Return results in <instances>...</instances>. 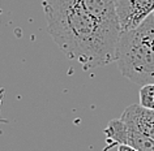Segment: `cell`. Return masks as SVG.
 <instances>
[{
	"instance_id": "obj_10",
	"label": "cell",
	"mask_w": 154,
	"mask_h": 151,
	"mask_svg": "<svg viewBox=\"0 0 154 151\" xmlns=\"http://www.w3.org/2000/svg\"><path fill=\"white\" fill-rule=\"evenodd\" d=\"M153 16H154V12H153Z\"/></svg>"
},
{
	"instance_id": "obj_5",
	"label": "cell",
	"mask_w": 154,
	"mask_h": 151,
	"mask_svg": "<svg viewBox=\"0 0 154 151\" xmlns=\"http://www.w3.org/2000/svg\"><path fill=\"white\" fill-rule=\"evenodd\" d=\"M120 120L127 126L154 139V110L145 108L141 104H132L124 110Z\"/></svg>"
},
{
	"instance_id": "obj_4",
	"label": "cell",
	"mask_w": 154,
	"mask_h": 151,
	"mask_svg": "<svg viewBox=\"0 0 154 151\" xmlns=\"http://www.w3.org/2000/svg\"><path fill=\"white\" fill-rule=\"evenodd\" d=\"M103 133L107 141L128 145L137 151H154V139L127 126L120 119H114L107 124Z\"/></svg>"
},
{
	"instance_id": "obj_9",
	"label": "cell",
	"mask_w": 154,
	"mask_h": 151,
	"mask_svg": "<svg viewBox=\"0 0 154 151\" xmlns=\"http://www.w3.org/2000/svg\"><path fill=\"white\" fill-rule=\"evenodd\" d=\"M3 98H4V89L0 87V107H2V103H3ZM0 122H8V121L0 117Z\"/></svg>"
},
{
	"instance_id": "obj_7",
	"label": "cell",
	"mask_w": 154,
	"mask_h": 151,
	"mask_svg": "<svg viewBox=\"0 0 154 151\" xmlns=\"http://www.w3.org/2000/svg\"><path fill=\"white\" fill-rule=\"evenodd\" d=\"M103 151H119L118 150V143L112 142V141H109V145L103 149Z\"/></svg>"
},
{
	"instance_id": "obj_3",
	"label": "cell",
	"mask_w": 154,
	"mask_h": 151,
	"mask_svg": "<svg viewBox=\"0 0 154 151\" xmlns=\"http://www.w3.org/2000/svg\"><path fill=\"white\" fill-rule=\"evenodd\" d=\"M154 12V0H116V13L122 32L138 28Z\"/></svg>"
},
{
	"instance_id": "obj_2",
	"label": "cell",
	"mask_w": 154,
	"mask_h": 151,
	"mask_svg": "<svg viewBox=\"0 0 154 151\" xmlns=\"http://www.w3.org/2000/svg\"><path fill=\"white\" fill-rule=\"evenodd\" d=\"M115 61L122 74L138 86L154 83V16L133 30L122 32Z\"/></svg>"
},
{
	"instance_id": "obj_1",
	"label": "cell",
	"mask_w": 154,
	"mask_h": 151,
	"mask_svg": "<svg viewBox=\"0 0 154 151\" xmlns=\"http://www.w3.org/2000/svg\"><path fill=\"white\" fill-rule=\"evenodd\" d=\"M42 8L52 39L85 71L115 61L120 28L98 20L81 0H43Z\"/></svg>"
},
{
	"instance_id": "obj_6",
	"label": "cell",
	"mask_w": 154,
	"mask_h": 151,
	"mask_svg": "<svg viewBox=\"0 0 154 151\" xmlns=\"http://www.w3.org/2000/svg\"><path fill=\"white\" fill-rule=\"evenodd\" d=\"M140 104L149 110H154V83H148L141 86L140 92Z\"/></svg>"
},
{
	"instance_id": "obj_8",
	"label": "cell",
	"mask_w": 154,
	"mask_h": 151,
	"mask_svg": "<svg viewBox=\"0 0 154 151\" xmlns=\"http://www.w3.org/2000/svg\"><path fill=\"white\" fill-rule=\"evenodd\" d=\"M118 150L119 151H137L133 147H131L128 145H123V143H118Z\"/></svg>"
}]
</instances>
